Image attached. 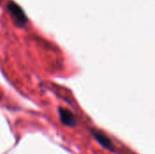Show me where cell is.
Returning <instances> with one entry per match:
<instances>
[{
    "mask_svg": "<svg viewBox=\"0 0 155 154\" xmlns=\"http://www.w3.org/2000/svg\"><path fill=\"white\" fill-rule=\"evenodd\" d=\"M7 10H8L10 15L12 16V18L14 19L15 24L17 26L23 27L27 24L28 18H27L26 15L25 14V12L21 8V6H19L16 3L10 2L7 5Z\"/></svg>",
    "mask_w": 155,
    "mask_h": 154,
    "instance_id": "6da1fadb",
    "label": "cell"
},
{
    "mask_svg": "<svg viewBox=\"0 0 155 154\" xmlns=\"http://www.w3.org/2000/svg\"><path fill=\"white\" fill-rule=\"evenodd\" d=\"M59 114H60V119H61V122L63 123V124H64L66 126H74L75 124L74 116L68 110L60 108Z\"/></svg>",
    "mask_w": 155,
    "mask_h": 154,
    "instance_id": "7a4b0ae2",
    "label": "cell"
},
{
    "mask_svg": "<svg viewBox=\"0 0 155 154\" xmlns=\"http://www.w3.org/2000/svg\"><path fill=\"white\" fill-rule=\"evenodd\" d=\"M94 135L95 137V139L97 140V142L104 148L112 150L113 149V143L103 133H101L100 132H94Z\"/></svg>",
    "mask_w": 155,
    "mask_h": 154,
    "instance_id": "3957f363",
    "label": "cell"
}]
</instances>
